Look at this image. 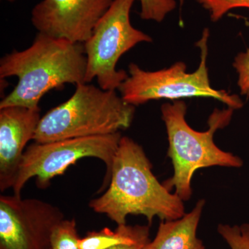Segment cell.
<instances>
[{"instance_id": "cell-1", "label": "cell", "mask_w": 249, "mask_h": 249, "mask_svg": "<svg viewBox=\"0 0 249 249\" xmlns=\"http://www.w3.org/2000/svg\"><path fill=\"white\" fill-rule=\"evenodd\" d=\"M89 206L118 225L126 224L129 214L145 216L150 224L155 217L171 221L186 214L182 199L157 180L142 147L127 137L116 150L107 191Z\"/></svg>"}, {"instance_id": "cell-20", "label": "cell", "mask_w": 249, "mask_h": 249, "mask_svg": "<svg viewBox=\"0 0 249 249\" xmlns=\"http://www.w3.org/2000/svg\"><path fill=\"white\" fill-rule=\"evenodd\" d=\"M6 1H9V2H14V1H18V0H6Z\"/></svg>"}, {"instance_id": "cell-8", "label": "cell", "mask_w": 249, "mask_h": 249, "mask_svg": "<svg viewBox=\"0 0 249 249\" xmlns=\"http://www.w3.org/2000/svg\"><path fill=\"white\" fill-rule=\"evenodd\" d=\"M65 219L57 206L37 199L0 196V249H50L54 227Z\"/></svg>"}, {"instance_id": "cell-10", "label": "cell", "mask_w": 249, "mask_h": 249, "mask_svg": "<svg viewBox=\"0 0 249 249\" xmlns=\"http://www.w3.org/2000/svg\"><path fill=\"white\" fill-rule=\"evenodd\" d=\"M40 108H0V191L13 188L28 142L34 140Z\"/></svg>"}, {"instance_id": "cell-5", "label": "cell", "mask_w": 249, "mask_h": 249, "mask_svg": "<svg viewBox=\"0 0 249 249\" xmlns=\"http://www.w3.org/2000/svg\"><path fill=\"white\" fill-rule=\"evenodd\" d=\"M209 36V29L206 28L200 40L196 43L200 49V63L193 73L187 71L186 65L183 62L155 71H145L137 64H129V76L118 89L121 97L134 106L155 100L175 101L183 98L204 97L217 100L234 110L243 107L244 103L238 95L230 94L224 90H217L211 87L206 65Z\"/></svg>"}, {"instance_id": "cell-15", "label": "cell", "mask_w": 249, "mask_h": 249, "mask_svg": "<svg viewBox=\"0 0 249 249\" xmlns=\"http://www.w3.org/2000/svg\"><path fill=\"white\" fill-rule=\"evenodd\" d=\"M218 232L231 249H249V223L242 225L219 224Z\"/></svg>"}, {"instance_id": "cell-13", "label": "cell", "mask_w": 249, "mask_h": 249, "mask_svg": "<svg viewBox=\"0 0 249 249\" xmlns=\"http://www.w3.org/2000/svg\"><path fill=\"white\" fill-rule=\"evenodd\" d=\"M74 219H64L52 231L50 249H80Z\"/></svg>"}, {"instance_id": "cell-6", "label": "cell", "mask_w": 249, "mask_h": 249, "mask_svg": "<svg viewBox=\"0 0 249 249\" xmlns=\"http://www.w3.org/2000/svg\"><path fill=\"white\" fill-rule=\"evenodd\" d=\"M135 0H114L89 39L83 43L86 56L85 83L97 80L104 90H117L129 74L116 70L124 54L142 42H152L150 36L131 24L130 12Z\"/></svg>"}, {"instance_id": "cell-2", "label": "cell", "mask_w": 249, "mask_h": 249, "mask_svg": "<svg viewBox=\"0 0 249 249\" xmlns=\"http://www.w3.org/2000/svg\"><path fill=\"white\" fill-rule=\"evenodd\" d=\"M86 65L83 44L37 33L29 48L14 50L0 60V78L18 79L13 91L1 99L0 108H40V100L51 90L85 83Z\"/></svg>"}, {"instance_id": "cell-19", "label": "cell", "mask_w": 249, "mask_h": 249, "mask_svg": "<svg viewBox=\"0 0 249 249\" xmlns=\"http://www.w3.org/2000/svg\"><path fill=\"white\" fill-rule=\"evenodd\" d=\"M185 0H179L180 5L183 6V3H184Z\"/></svg>"}, {"instance_id": "cell-16", "label": "cell", "mask_w": 249, "mask_h": 249, "mask_svg": "<svg viewBox=\"0 0 249 249\" xmlns=\"http://www.w3.org/2000/svg\"><path fill=\"white\" fill-rule=\"evenodd\" d=\"M209 11L212 22L222 19L231 10L244 8L249 11V0H196Z\"/></svg>"}, {"instance_id": "cell-7", "label": "cell", "mask_w": 249, "mask_h": 249, "mask_svg": "<svg viewBox=\"0 0 249 249\" xmlns=\"http://www.w3.org/2000/svg\"><path fill=\"white\" fill-rule=\"evenodd\" d=\"M121 137L120 132H117L31 144L23 155L12 188L14 195L21 196L23 188L32 178H36L40 188H46L52 178L63 175L69 167L84 158H96L104 162L106 166L104 186H106L110 180L113 160Z\"/></svg>"}, {"instance_id": "cell-12", "label": "cell", "mask_w": 249, "mask_h": 249, "mask_svg": "<svg viewBox=\"0 0 249 249\" xmlns=\"http://www.w3.org/2000/svg\"><path fill=\"white\" fill-rule=\"evenodd\" d=\"M147 226L118 225L115 231L105 228L98 231L88 232L80 238V249H107L115 246L150 242Z\"/></svg>"}, {"instance_id": "cell-17", "label": "cell", "mask_w": 249, "mask_h": 249, "mask_svg": "<svg viewBox=\"0 0 249 249\" xmlns=\"http://www.w3.org/2000/svg\"><path fill=\"white\" fill-rule=\"evenodd\" d=\"M232 66L237 72V86L243 96H249V47L245 52H240L234 59Z\"/></svg>"}, {"instance_id": "cell-11", "label": "cell", "mask_w": 249, "mask_h": 249, "mask_svg": "<svg viewBox=\"0 0 249 249\" xmlns=\"http://www.w3.org/2000/svg\"><path fill=\"white\" fill-rule=\"evenodd\" d=\"M204 206V201H199L193 211L182 217L162 221L146 249H205L202 241L196 236Z\"/></svg>"}, {"instance_id": "cell-4", "label": "cell", "mask_w": 249, "mask_h": 249, "mask_svg": "<svg viewBox=\"0 0 249 249\" xmlns=\"http://www.w3.org/2000/svg\"><path fill=\"white\" fill-rule=\"evenodd\" d=\"M134 113L135 106L116 90L80 83L71 97L41 118L34 140L48 142L117 133L128 128Z\"/></svg>"}, {"instance_id": "cell-3", "label": "cell", "mask_w": 249, "mask_h": 249, "mask_svg": "<svg viewBox=\"0 0 249 249\" xmlns=\"http://www.w3.org/2000/svg\"><path fill=\"white\" fill-rule=\"evenodd\" d=\"M187 106L182 101L165 103L161 106L162 119L166 127L174 175L164 183L165 188L176 193L183 201L192 196L191 181L196 170L211 166L240 168L243 161L240 157L219 149L214 142V134L231 120L234 109H215L210 116L209 129L198 132L186 120Z\"/></svg>"}, {"instance_id": "cell-9", "label": "cell", "mask_w": 249, "mask_h": 249, "mask_svg": "<svg viewBox=\"0 0 249 249\" xmlns=\"http://www.w3.org/2000/svg\"><path fill=\"white\" fill-rule=\"evenodd\" d=\"M114 0H42L31 11L38 33L83 44Z\"/></svg>"}, {"instance_id": "cell-14", "label": "cell", "mask_w": 249, "mask_h": 249, "mask_svg": "<svg viewBox=\"0 0 249 249\" xmlns=\"http://www.w3.org/2000/svg\"><path fill=\"white\" fill-rule=\"evenodd\" d=\"M141 4L139 16L144 20L161 22L167 15L176 8L175 0H138Z\"/></svg>"}, {"instance_id": "cell-18", "label": "cell", "mask_w": 249, "mask_h": 249, "mask_svg": "<svg viewBox=\"0 0 249 249\" xmlns=\"http://www.w3.org/2000/svg\"><path fill=\"white\" fill-rule=\"evenodd\" d=\"M150 242H139V243L130 244V245H118L107 249H146L147 246L150 243Z\"/></svg>"}]
</instances>
